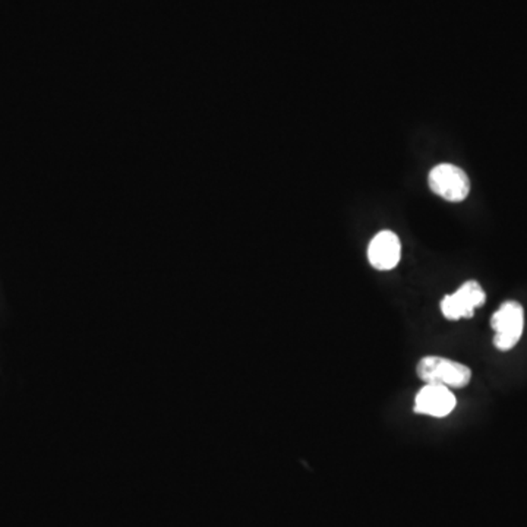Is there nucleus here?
<instances>
[{"label":"nucleus","mask_w":527,"mask_h":527,"mask_svg":"<svg viewBox=\"0 0 527 527\" xmlns=\"http://www.w3.org/2000/svg\"><path fill=\"white\" fill-rule=\"evenodd\" d=\"M402 259V242L395 231L383 230L372 238L368 247V261L379 271L395 268Z\"/></svg>","instance_id":"nucleus-6"},{"label":"nucleus","mask_w":527,"mask_h":527,"mask_svg":"<svg viewBox=\"0 0 527 527\" xmlns=\"http://www.w3.org/2000/svg\"><path fill=\"white\" fill-rule=\"evenodd\" d=\"M417 378L422 383L447 388H464L472 381V369L444 356H425L417 362Z\"/></svg>","instance_id":"nucleus-1"},{"label":"nucleus","mask_w":527,"mask_h":527,"mask_svg":"<svg viewBox=\"0 0 527 527\" xmlns=\"http://www.w3.org/2000/svg\"><path fill=\"white\" fill-rule=\"evenodd\" d=\"M457 400L450 388L425 384L415 397L414 412L424 416L445 417L454 410Z\"/></svg>","instance_id":"nucleus-5"},{"label":"nucleus","mask_w":527,"mask_h":527,"mask_svg":"<svg viewBox=\"0 0 527 527\" xmlns=\"http://www.w3.org/2000/svg\"><path fill=\"white\" fill-rule=\"evenodd\" d=\"M493 330V346L498 350L509 352L516 347L524 331V309L519 302L509 300L498 307L491 318Z\"/></svg>","instance_id":"nucleus-2"},{"label":"nucleus","mask_w":527,"mask_h":527,"mask_svg":"<svg viewBox=\"0 0 527 527\" xmlns=\"http://www.w3.org/2000/svg\"><path fill=\"white\" fill-rule=\"evenodd\" d=\"M429 188L445 201L460 202L471 192V181L466 171L453 164H438L429 173Z\"/></svg>","instance_id":"nucleus-3"},{"label":"nucleus","mask_w":527,"mask_h":527,"mask_svg":"<svg viewBox=\"0 0 527 527\" xmlns=\"http://www.w3.org/2000/svg\"><path fill=\"white\" fill-rule=\"evenodd\" d=\"M486 293L478 281L469 280L463 283L454 293L441 300V312L445 319L459 321L472 318L474 311L485 304Z\"/></svg>","instance_id":"nucleus-4"}]
</instances>
